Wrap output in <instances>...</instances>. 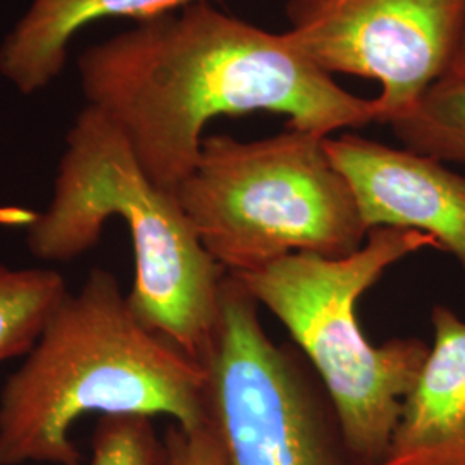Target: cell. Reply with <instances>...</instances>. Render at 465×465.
I'll list each match as a JSON object with an SVG mask.
<instances>
[{
  "instance_id": "cell-1",
  "label": "cell",
  "mask_w": 465,
  "mask_h": 465,
  "mask_svg": "<svg viewBox=\"0 0 465 465\" xmlns=\"http://www.w3.org/2000/svg\"><path fill=\"white\" fill-rule=\"evenodd\" d=\"M78 71L88 105L116 124L152 183L171 193L197 166L214 117L282 114L290 128L324 138L378 123L376 99L334 84L286 34L205 0L92 45Z\"/></svg>"
},
{
  "instance_id": "cell-2",
  "label": "cell",
  "mask_w": 465,
  "mask_h": 465,
  "mask_svg": "<svg viewBox=\"0 0 465 465\" xmlns=\"http://www.w3.org/2000/svg\"><path fill=\"white\" fill-rule=\"evenodd\" d=\"M169 416L205 426V371L149 330L111 271L95 267L55 307L0 393V465H80L78 419Z\"/></svg>"
},
{
  "instance_id": "cell-3",
  "label": "cell",
  "mask_w": 465,
  "mask_h": 465,
  "mask_svg": "<svg viewBox=\"0 0 465 465\" xmlns=\"http://www.w3.org/2000/svg\"><path fill=\"white\" fill-rule=\"evenodd\" d=\"M111 217L124 221L134 245V316L202 362L226 271L203 249L176 193L152 183L126 136L86 105L67 134L49 207L28 223V249L45 262L78 259Z\"/></svg>"
},
{
  "instance_id": "cell-4",
  "label": "cell",
  "mask_w": 465,
  "mask_h": 465,
  "mask_svg": "<svg viewBox=\"0 0 465 465\" xmlns=\"http://www.w3.org/2000/svg\"><path fill=\"white\" fill-rule=\"evenodd\" d=\"M426 249L440 247L424 232L374 228L362 249L347 257L292 253L234 274L314 369L361 465L381 464L430 345L419 338L372 345L359 324L357 303L390 267Z\"/></svg>"
},
{
  "instance_id": "cell-5",
  "label": "cell",
  "mask_w": 465,
  "mask_h": 465,
  "mask_svg": "<svg viewBox=\"0 0 465 465\" xmlns=\"http://www.w3.org/2000/svg\"><path fill=\"white\" fill-rule=\"evenodd\" d=\"M324 140L295 128L250 142L203 138L176 197L226 272H253L292 253L338 259L362 249L369 230Z\"/></svg>"
},
{
  "instance_id": "cell-6",
  "label": "cell",
  "mask_w": 465,
  "mask_h": 465,
  "mask_svg": "<svg viewBox=\"0 0 465 465\" xmlns=\"http://www.w3.org/2000/svg\"><path fill=\"white\" fill-rule=\"evenodd\" d=\"M205 426L226 465H361L314 369L271 340L259 303L226 272L216 331L202 359Z\"/></svg>"
},
{
  "instance_id": "cell-7",
  "label": "cell",
  "mask_w": 465,
  "mask_h": 465,
  "mask_svg": "<svg viewBox=\"0 0 465 465\" xmlns=\"http://www.w3.org/2000/svg\"><path fill=\"white\" fill-rule=\"evenodd\" d=\"M286 15L290 44L314 66L380 82L388 124L449 74L465 0H290Z\"/></svg>"
},
{
  "instance_id": "cell-8",
  "label": "cell",
  "mask_w": 465,
  "mask_h": 465,
  "mask_svg": "<svg viewBox=\"0 0 465 465\" xmlns=\"http://www.w3.org/2000/svg\"><path fill=\"white\" fill-rule=\"evenodd\" d=\"M345 176L367 230L399 228L431 236L465 269V178L445 163L359 134L324 140Z\"/></svg>"
},
{
  "instance_id": "cell-9",
  "label": "cell",
  "mask_w": 465,
  "mask_h": 465,
  "mask_svg": "<svg viewBox=\"0 0 465 465\" xmlns=\"http://www.w3.org/2000/svg\"><path fill=\"white\" fill-rule=\"evenodd\" d=\"M432 343L380 465H465V319L431 311Z\"/></svg>"
},
{
  "instance_id": "cell-10",
  "label": "cell",
  "mask_w": 465,
  "mask_h": 465,
  "mask_svg": "<svg viewBox=\"0 0 465 465\" xmlns=\"http://www.w3.org/2000/svg\"><path fill=\"white\" fill-rule=\"evenodd\" d=\"M202 0H34L0 47V74L21 94H35L66 64L71 38L94 21H147Z\"/></svg>"
},
{
  "instance_id": "cell-11",
  "label": "cell",
  "mask_w": 465,
  "mask_h": 465,
  "mask_svg": "<svg viewBox=\"0 0 465 465\" xmlns=\"http://www.w3.org/2000/svg\"><path fill=\"white\" fill-rule=\"evenodd\" d=\"M67 292L66 280L54 269L0 262V364L32 350Z\"/></svg>"
},
{
  "instance_id": "cell-12",
  "label": "cell",
  "mask_w": 465,
  "mask_h": 465,
  "mask_svg": "<svg viewBox=\"0 0 465 465\" xmlns=\"http://www.w3.org/2000/svg\"><path fill=\"white\" fill-rule=\"evenodd\" d=\"M388 126L405 149L465 164V76L447 74Z\"/></svg>"
},
{
  "instance_id": "cell-13",
  "label": "cell",
  "mask_w": 465,
  "mask_h": 465,
  "mask_svg": "<svg viewBox=\"0 0 465 465\" xmlns=\"http://www.w3.org/2000/svg\"><path fill=\"white\" fill-rule=\"evenodd\" d=\"M88 465H173V459L150 417L100 416Z\"/></svg>"
},
{
  "instance_id": "cell-14",
  "label": "cell",
  "mask_w": 465,
  "mask_h": 465,
  "mask_svg": "<svg viewBox=\"0 0 465 465\" xmlns=\"http://www.w3.org/2000/svg\"><path fill=\"white\" fill-rule=\"evenodd\" d=\"M164 440L173 465H226L216 438L207 426L183 430L178 424H171Z\"/></svg>"
},
{
  "instance_id": "cell-15",
  "label": "cell",
  "mask_w": 465,
  "mask_h": 465,
  "mask_svg": "<svg viewBox=\"0 0 465 465\" xmlns=\"http://www.w3.org/2000/svg\"><path fill=\"white\" fill-rule=\"evenodd\" d=\"M449 74L465 76V17L462 32H460V38H459V44H457V50H455V55H453Z\"/></svg>"
}]
</instances>
